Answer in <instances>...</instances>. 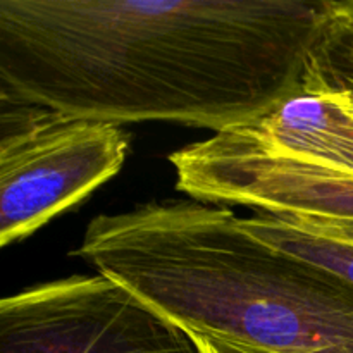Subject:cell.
Listing matches in <instances>:
<instances>
[{
    "mask_svg": "<svg viewBox=\"0 0 353 353\" xmlns=\"http://www.w3.org/2000/svg\"><path fill=\"white\" fill-rule=\"evenodd\" d=\"M331 0H0V92L79 119L243 126L302 83Z\"/></svg>",
    "mask_w": 353,
    "mask_h": 353,
    "instance_id": "obj_1",
    "label": "cell"
},
{
    "mask_svg": "<svg viewBox=\"0 0 353 353\" xmlns=\"http://www.w3.org/2000/svg\"><path fill=\"white\" fill-rule=\"evenodd\" d=\"M195 199L100 214L74 255L190 334L271 353H353V285Z\"/></svg>",
    "mask_w": 353,
    "mask_h": 353,
    "instance_id": "obj_2",
    "label": "cell"
},
{
    "mask_svg": "<svg viewBox=\"0 0 353 353\" xmlns=\"http://www.w3.org/2000/svg\"><path fill=\"white\" fill-rule=\"evenodd\" d=\"M123 126L65 116L0 92V247L31 236L112 179Z\"/></svg>",
    "mask_w": 353,
    "mask_h": 353,
    "instance_id": "obj_3",
    "label": "cell"
},
{
    "mask_svg": "<svg viewBox=\"0 0 353 353\" xmlns=\"http://www.w3.org/2000/svg\"><path fill=\"white\" fill-rule=\"evenodd\" d=\"M0 353H202L195 338L114 279L69 276L0 302Z\"/></svg>",
    "mask_w": 353,
    "mask_h": 353,
    "instance_id": "obj_4",
    "label": "cell"
},
{
    "mask_svg": "<svg viewBox=\"0 0 353 353\" xmlns=\"http://www.w3.org/2000/svg\"><path fill=\"white\" fill-rule=\"evenodd\" d=\"M193 195L274 216L353 221V174L296 159L203 147L192 172Z\"/></svg>",
    "mask_w": 353,
    "mask_h": 353,
    "instance_id": "obj_5",
    "label": "cell"
},
{
    "mask_svg": "<svg viewBox=\"0 0 353 353\" xmlns=\"http://www.w3.org/2000/svg\"><path fill=\"white\" fill-rule=\"evenodd\" d=\"M207 140L223 150L296 159L353 174V97L302 81L257 119Z\"/></svg>",
    "mask_w": 353,
    "mask_h": 353,
    "instance_id": "obj_6",
    "label": "cell"
},
{
    "mask_svg": "<svg viewBox=\"0 0 353 353\" xmlns=\"http://www.w3.org/2000/svg\"><path fill=\"white\" fill-rule=\"evenodd\" d=\"M241 230L257 240L295 257L336 272L353 285V245L299 226L283 216L257 212L238 219Z\"/></svg>",
    "mask_w": 353,
    "mask_h": 353,
    "instance_id": "obj_7",
    "label": "cell"
},
{
    "mask_svg": "<svg viewBox=\"0 0 353 353\" xmlns=\"http://www.w3.org/2000/svg\"><path fill=\"white\" fill-rule=\"evenodd\" d=\"M302 81L353 97V17L341 9L338 0H331L317 31Z\"/></svg>",
    "mask_w": 353,
    "mask_h": 353,
    "instance_id": "obj_8",
    "label": "cell"
},
{
    "mask_svg": "<svg viewBox=\"0 0 353 353\" xmlns=\"http://www.w3.org/2000/svg\"><path fill=\"white\" fill-rule=\"evenodd\" d=\"M286 219L293 221L299 226L314 233L324 234V236L336 238V240L347 241L353 245V221H323V219H309V217H293L283 216Z\"/></svg>",
    "mask_w": 353,
    "mask_h": 353,
    "instance_id": "obj_9",
    "label": "cell"
},
{
    "mask_svg": "<svg viewBox=\"0 0 353 353\" xmlns=\"http://www.w3.org/2000/svg\"><path fill=\"white\" fill-rule=\"evenodd\" d=\"M195 338L196 345H199L202 353H271L265 350H259V348L245 347V345L231 343V341L219 340V338L212 336H200V334H192Z\"/></svg>",
    "mask_w": 353,
    "mask_h": 353,
    "instance_id": "obj_10",
    "label": "cell"
},
{
    "mask_svg": "<svg viewBox=\"0 0 353 353\" xmlns=\"http://www.w3.org/2000/svg\"><path fill=\"white\" fill-rule=\"evenodd\" d=\"M338 2H340L341 9L353 17V0H338Z\"/></svg>",
    "mask_w": 353,
    "mask_h": 353,
    "instance_id": "obj_11",
    "label": "cell"
}]
</instances>
